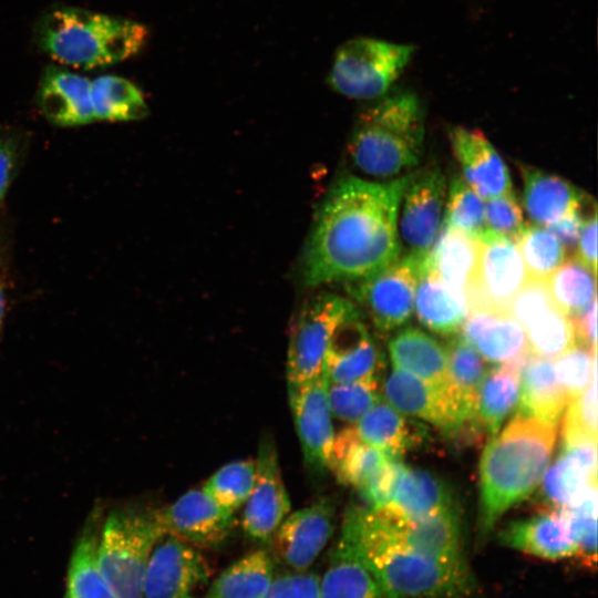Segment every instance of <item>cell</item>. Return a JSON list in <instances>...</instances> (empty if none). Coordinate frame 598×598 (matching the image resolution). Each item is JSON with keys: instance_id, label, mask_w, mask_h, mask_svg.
Masks as SVG:
<instances>
[{"instance_id": "e575fe53", "label": "cell", "mask_w": 598, "mask_h": 598, "mask_svg": "<svg viewBox=\"0 0 598 598\" xmlns=\"http://www.w3.org/2000/svg\"><path fill=\"white\" fill-rule=\"evenodd\" d=\"M272 578V559L268 551L258 549L228 566L204 598H262Z\"/></svg>"}, {"instance_id": "6da1fadb", "label": "cell", "mask_w": 598, "mask_h": 598, "mask_svg": "<svg viewBox=\"0 0 598 598\" xmlns=\"http://www.w3.org/2000/svg\"><path fill=\"white\" fill-rule=\"evenodd\" d=\"M408 177L379 183L350 176L331 188L306 247L308 286L354 282L399 258L398 216Z\"/></svg>"}, {"instance_id": "5b68a950", "label": "cell", "mask_w": 598, "mask_h": 598, "mask_svg": "<svg viewBox=\"0 0 598 598\" xmlns=\"http://www.w3.org/2000/svg\"><path fill=\"white\" fill-rule=\"evenodd\" d=\"M40 48L53 60L79 69H95L125 61L144 47L145 25L81 8L49 11L37 31Z\"/></svg>"}, {"instance_id": "cb8c5ba5", "label": "cell", "mask_w": 598, "mask_h": 598, "mask_svg": "<svg viewBox=\"0 0 598 598\" xmlns=\"http://www.w3.org/2000/svg\"><path fill=\"white\" fill-rule=\"evenodd\" d=\"M38 102L42 114L58 126H81L95 122L91 80L66 69L50 65L44 70Z\"/></svg>"}, {"instance_id": "f546056e", "label": "cell", "mask_w": 598, "mask_h": 598, "mask_svg": "<svg viewBox=\"0 0 598 598\" xmlns=\"http://www.w3.org/2000/svg\"><path fill=\"white\" fill-rule=\"evenodd\" d=\"M389 353L394 369L439 388L448 386L446 349L424 331L400 330L389 342Z\"/></svg>"}, {"instance_id": "9a60e30c", "label": "cell", "mask_w": 598, "mask_h": 598, "mask_svg": "<svg viewBox=\"0 0 598 598\" xmlns=\"http://www.w3.org/2000/svg\"><path fill=\"white\" fill-rule=\"evenodd\" d=\"M256 462V476L251 493L245 503L241 525L252 539L268 542L290 512L274 441L262 439Z\"/></svg>"}, {"instance_id": "7a4b0ae2", "label": "cell", "mask_w": 598, "mask_h": 598, "mask_svg": "<svg viewBox=\"0 0 598 598\" xmlns=\"http://www.w3.org/2000/svg\"><path fill=\"white\" fill-rule=\"evenodd\" d=\"M341 533L395 598H457L472 590L465 561H443L413 549L379 509L350 507Z\"/></svg>"}, {"instance_id": "8fae6325", "label": "cell", "mask_w": 598, "mask_h": 598, "mask_svg": "<svg viewBox=\"0 0 598 598\" xmlns=\"http://www.w3.org/2000/svg\"><path fill=\"white\" fill-rule=\"evenodd\" d=\"M205 557L168 534L155 544L145 570L143 598H195L210 577Z\"/></svg>"}, {"instance_id": "484cf974", "label": "cell", "mask_w": 598, "mask_h": 598, "mask_svg": "<svg viewBox=\"0 0 598 598\" xmlns=\"http://www.w3.org/2000/svg\"><path fill=\"white\" fill-rule=\"evenodd\" d=\"M320 598H395L362 559L347 535L331 551L320 581Z\"/></svg>"}, {"instance_id": "e0dca14e", "label": "cell", "mask_w": 598, "mask_h": 598, "mask_svg": "<svg viewBox=\"0 0 598 598\" xmlns=\"http://www.w3.org/2000/svg\"><path fill=\"white\" fill-rule=\"evenodd\" d=\"M334 527V506L321 497L281 522L271 540L279 558L293 570H306L329 542Z\"/></svg>"}, {"instance_id": "b9f144b4", "label": "cell", "mask_w": 598, "mask_h": 598, "mask_svg": "<svg viewBox=\"0 0 598 598\" xmlns=\"http://www.w3.org/2000/svg\"><path fill=\"white\" fill-rule=\"evenodd\" d=\"M442 226L461 230L477 240L487 231L485 204L463 178L454 177L450 183Z\"/></svg>"}, {"instance_id": "9c48e42d", "label": "cell", "mask_w": 598, "mask_h": 598, "mask_svg": "<svg viewBox=\"0 0 598 598\" xmlns=\"http://www.w3.org/2000/svg\"><path fill=\"white\" fill-rule=\"evenodd\" d=\"M425 257L408 252L375 274L348 283L350 295L378 330L393 331L410 319Z\"/></svg>"}, {"instance_id": "d4e9b609", "label": "cell", "mask_w": 598, "mask_h": 598, "mask_svg": "<svg viewBox=\"0 0 598 598\" xmlns=\"http://www.w3.org/2000/svg\"><path fill=\"white\" fill-rule=\"evenodd\" d=\"M461 330V337L487 362L502 364L530 351L524 329L507 312L471 311Z\"/></svg>"}, {"instance_id": "277c9868", "label": "cell", "mask_w": 598, "mask_h": 598, "mask_svg": "<svg viewBox=\"0 0 598 598\" xmlns=\"http://www.w3.org/2000/svg\"><path fill=\"white\" fill-rule=\"evenodd\" d=\"M423 142L419 96L409 90H390L359 113L348 152L362 173L389 178L417 165Z\"/></svg>"}, {"instance_id": "f5cc1de1", "label": "cell", "mask_w": 598, "mask_h": 598, "mask_svg": "<svg viewBox=\"0 0 598 598\" xmlns=\"http://www.w3.org/2000/svg\"><path fill=\"white\" fill-rule=\"evenodd\" d=\"M588 196L586 197L581 206H579L577 209L568 213L557 221L546 226V228L550 230L564 244L566 249L576 247L584 223L589 216V214H587L586 216L582 214V206L585 205Z\"/></svg>"}, {"instance_id": "9f6ffc18", "label": "cell", "mask_w": 598, "mask_h": 598, "mask_svg": "<svg viewBox=\"0 0 598 598\" xmlns=\"http://www.w3.org/2000/svg\"><path fill=\"white\" fill-rule=\"evenodd\" d=\"M7 303V287H6V276L2 264V257L0 252V324L2 322Z\"/></svg>"}, {"instance_id": "8d00e7d4", "label": "cell", "mask_w": 598, "mask_h": 598, "mask_svg": "<svg viewBox=\"0 0 598 598\" xmlns=\"http://www.w3.org/2000/svg\"><path fill=\"white\" fill-rule=\"evenodd\" d=\"M448 389L465 416L474 417L481 385L488 373L487 361L461 336L445 347Z\"/></svg>"}, {"instance_id": "44dd1931", "label": "cell", "mask_w": 598, "mask_h": 598, "mask_svg": "<svg viewBox=\"0 0 598 598\" xmlns=\"http://www.w3.org/2000/svg\"><path fill=\"white\" fill-rule=\"evenodd\" d=\"M380 353L359 312L336 329L324 358L328 382H348L377 378Z\"/></svg>"}, {"instance_id": "1f68e13d", "label": "cell", "mask_w": 598, "mask_h": 598, "mask_svg": "<svg viewBox=\"0 0 598 598\" xmlns=\"http://www.w3.org/2000/svg\"><path fill=\"white\" fill-rule=\"evenodd\" d=\"M355 424L359 436L365 443L394 458L420 444L425 435L422 424L409 420L403 413L382 401Z\"/></svg>"}, {"instance_id": "f1b7e54d", "label": "cell", "mask_w": 598, "mask_h": 598, "mask_svg": "<svg viewBox=\"0 0 598 598\" xmlns=\"http://www.w3.org/2000/svg\"><path fill=\"white\" fill-rule=\"evenodd\" d=\"M414 309L424 327L443 336L457 333L470 311L462 291L425 270L416 285Z\"/></svg>"}, {"instance_id": "11a10c76", "label": "cell", "mask_w": 598, "mask_h": 598, "mask_svg": "<svg viewBox=\"0 0 598 598\" xmlns=\"http://www.w3.org/2000/svg\"><path fill=\"white\" fill-rule=\"evenodd\" d=\"M597 300H595L584 312L570 318L575 342L584 344L592 350H597Z\"/></svg>"}, {"instance_id": "836d02e7", "label": "cell", "mask_w": 598, "mask_h": 598, "mask_svg": "<svg viewBox=\"0 0 598 598\" xmlns=\"http://www.w3.org/2000/svg\"><path fill=\"white\" fill-rule=\"evenodd\" d=\"M455 502L447 483L430 471L406 468L385 505L406 518L429 515Z\"/></svg>"}, {"instance_id": "ffe728a7", "label": "cell", "mask_w": 598, "mask_h": 598, "mask_svg": "<svg viewBox=\"0 0 598 598\" xmlns=\"http://www.w3.org/2000/svg\"><path fill=\"white\" fill-rule=\"evenodd\" d=\"M448 135L464 182L482 199L513 192L508 168L484 133L454 126Z\"/></svg>"}, {"instance_id": "bcb514c9", "label": "cell", "mask_w": 598, "mask_h": 598, "mask_svg": "<svg viewBox=\"0 0 598 598\" xmlns=\"http://www.w3.org/2000/svg\"><path fill=\"white\" fill-rule=\"evenodd\" d=\"M568 405L563 422L564 443L597 442V371L587 388Z\"/></svg>"}, {"instance_id": "ac0fdd59", "label": "cell", "mask_w": 598, "mask_h": 598, "mask_svg": "<svg viewBox=\"0 0 598 598\" xmlns=\"http://www.w3.org/2000/svg\"><path fill=\"white\" fill-rule=\"evenodd\" d=\"M383 390L388 403L395 410L404 415L427 421L442 430H456L467 421L448 386H435L393 368Z\"/></svg>"}, {"instance_id": "7402d4cb", "label": "cell", "mask_w": 598, "mask_h": 598, "mask_svg": "<svg viewBox=\"0 0 598 598\" xmlns=\"http://www.w3.org/2000/svg\"><path fill=\"white\" fill-rule=\"evenodd\" d=\"M499 540L513 549L543 559L558 560L577 555L570 524L559 508L509 523L501 532Z\"/></svg>"}, {"instance_id": "30bf717a", "label": "cell", "mask_w": 598, "mask_h": 598, "mask_svg": "<svg viewBox=\"0 0 598 598\" xmlns=\"http://www.w3.org/2000/svg\"><path fill=\"white\" fill-rule=\"evenodd\" d=\"M528 279L514 240L486 233L480 239L478 265L468 293L470 311L507 312L509 305Z\"/></svg>"}, {"instance_id": "60d3db41", "label": "cell", "mask_w": 598, "mask_h": 598, "mask_svg": "<svg viewBox=\"0 0 598 598\" xmlns=\"http://www.w3.org/2000/svg\"><path fill=\"white\" fill-rule=\"evenodd\" d=\"M515 243L528 278L545 280L566 259L564 244L539 225H526Z\"/></svg>"}, {"instance_id": "db71d44e", "label": "cell", "mask_w": 598, "mask_h": 598, "mask_svg": "<svg viewBox=\"0 0 598 598\" xmlns=\"http://www.w3.org/2000/svg\"><path fill=\"white\" fill-rule=\"evenodd\" d=\"M576 258L596 272L597 268V210L585 220L577 241Z\"/></svg>"}, {"instance_id": "d590c367", "label": "cell", "mask_w": 598, "mask_h": 598, "mask_svg": "<svg viewBox=\"0 0 598 598\" xmlns=\"http://www.w3.org/2000/svg\"><path fill=\"white\" fill-rule=\"evenodd\" d=\"M91 100L95 122H132L147 116L142 91L130 80L106 74L91 80Z\"/></svg>"}, {"instance_id": "ab89813d", "label": "cell", "mask_w": 598, "mask_h": 598, "mask_svg": "<svg viewBox=\"0 0 598 598\" xmlns=\"http://www.w3.org/2000/svg\"><path fill=\"white\" fill-rule=\"evenodd\" d=\"M545 282L556 306L570 319L596 298V272L576 257L565 259Z\"/></svg>"}, {"instance_id": "5bb4252c", "label": "cell", "mask_w": 598, "mask_h": 598, "mask_svg": "<svg viewBox=\"0 0 598 598\" xmlns=\"http://www.w3.org/2000/svg\"><path fill=\"white\" fill-rule=\"evenodd\" d=\"M327 389L324 371L306 382L288 383L290 410L303 458L315 472L328 468L334 437Z\"/></svg>"}, {"instance_id": "7dc6e473", "label": "cell", "mask_w": 598, "mask_h": 598, "mask_svg": "<svg viewBox=\"0 0 598 598\" xmlns=\"http://www.w3.org/2000/svg\"><path fill=\"white\" fill-rule=\"evenodd\" d=\"M485 221L486 233L516 241L526 225L514 192L487 200Z\"/></svg>"}, {"instance_id": "f907efd6", "label": "cell", "mask_w": 598, "mask_h": 598, "mask_svg": "<svg viewBox=\"0 0 598 598\" xmlns=\"http://www.w3.org/2000/svg\"><path fill=\"white\" fill-rule=\"evenodd\" d=\"M564 513L568 518L575 537L577 555H580L587 560L592 559L595 561L597 548V516H580L568 514L566 512Z\"/></svg>"}, {"instance_id": "8992f818", "label": "cell", "mask_w": 598, "mask_h": 598, "mask_svg": "<svg viewBox=\"0 0 598 598\" xmlns=\"http://www.w3.org/2000/svg\"><path fill=\"white\" fill-rule=\"evenodd\" d=\"M155 512L117 509L104 522L97 544V565L118 598H143L151 553L164 536Z\"/></svg>"}, {"instance_id": "74e56055", "label": "cell", "mask_w": 598, "mask_h": 598, "mask_svg": "<svg viewBox=\"0 0 598 598\" xmlns=\"http://www.w3.org/2000/svg\"><path fill=\"white\" fill-rule=\"evenodd\" d=\"M519 394L520 375L501 364L493 368L481 385L474 417L494 436L504 420L518 406Z\"/></svg>"}, {"instance_id": "7bdbcfd3", "label": "cell", "mask_w": 598, "mask_h": 598, "mask_svg": "<svg viewBox=\"0 0 598 598\" xmlns=\"http://www.w3.org/2000/svg\"><path fill=\"white\" fill-rule=\"evenodd\" d=\"M255 476V460L235 461L218 468L202 488L218 504L234 512L248 499Z\"/></svg>"}, {"instance_id": "2e32d148", "label": "cell", "mask_w": 598, "mask_h": 598, "mask_svg": "<svg viewBox=\"0 0 598 598\" xmlns=\"http://www.w3.org/2000/svg\"><path fill=\"white\" fill-rule=\"evenodd\" d=\"M155 516L164 534L194 547L223 543L234 524V512L218 504L203 488L186 492L171 505L155 511Z\"/></svg>"}, {"instance_id": "c3c4849f", "label": "cell", "mask_w": 598, "mask_h": 598, "mask_svg": "<svg viewBox=\"0 0 598 598\" xmlns=\"http://www.w3.org/2000/svg\"><path fill=\"white\" fill-rule=\"evenodd\" d=\"M406 468L408 467L400 458H390L369 480V482L359 489L370 504V508H382L392 501L395 488Z\"/></svg>"}, {"instance_id": "ee69618b", "label": "cell", "mask_w": 598, "mask_h": 598, "mask_svg": "<svg viewBox=\"0 0 598 598\" xmlns=\"http://www.w3.org/2000/svg\"><path fill=\"white\" fill-rule=\"evenodd\" d=\"M327 395L331 415L354 424L381 401L378 378L328 382Z\"/></svg>"}, {"instance_id": "83f0119b", "label": "cell", "mask_w": 598, "mask_h": 598, "mask_svg": "<svg viewBox=\"0 0 598 598\" xmlns=\"http://www.w3.org/2000/svg\"><path fill=\"white\" fill-rule=\"evenodd\" d=\"M523 204L535 225L546 227L577 209L587 195L568 181L547 172L520 166Z\"/></svg>"}, {"instance_id": "d6986e66", "label": "cell", "mask_w": 598, "mask_h": 598, "mask_svg": "<svg viewBox=\"0 0 598 598\" xmlns=\"http://www.w3.org/2000/svg\"><path fill=\"white\" fill-rule=\"evenodd\" d=\"M379 511L398 536L413 549L443 561H465L456 502L419 518L403 517L388 507Z\"/></svg>"}, {"instance_id": "3957f363", "label": "cell", "mask_w": 598, "mask_h": 598, "mask_svg": "<svg viewBox=\"0 0 598 598\" xmlns=\"http://www.w3.org/2000/svg\"><path fill=\"white\" fill-rule=\"evenodd\" d=\"M556 426L517 412L486 445L480 465L483 534L539 485L551 457Z\"/></svg>"}, {"instance_id": "4fadbf2b", "label": "cell", "mask_w": 598, "mask_h": 598, "mask_svg": "<svg viewBox=\"0 0 598 598\" xmlns=\"http://www.w3.org/2000/svg\"><path fill=\"white\" fill-rule=\"evenodd\" d=\"M445 178L439 167L409 174L402 192L400 231L409 254L425 257L440 229Z\"/></svg>"}, {"instance_id": "7c38bea8", "label": "cell", "mask_w": 598, "mask_h": 598, "mask_svg": "<svg viewBox=\"0 0 598 598\" xmlns=\"http://www.w3.org/2000/svg\"><path fill=\"white\" fill-rule=\"evenodd\" d=\"M508 313L524 329L535 355L554 360L575 342L571 322L556 306L545 280L528 278L513 298Z\"/></svg>"}, {"instance_id": "4316f807", "label": "cell", "mask_w": 598, "mask_h": 598, "mask_svg": "<svg viewBox=\"0 0 598 598\" xmlns=\"http://www.w3.org/2000/svg\"><path fill=\"white\" fill-rule=\"evenodd\" d=\"M440 230L439 238L424 259L423 270L468 297L477 271L480 240L445 226Z\"/></svg>"}, {"instance_id": "603a6c76", "label": "cell", "mask_w": 598, "mask_h": 598, "mask_svg": "<svg viewBox=\"0 0 598 598\" xmlns=\"http://www.w3.org/2000/svg\"><path fill=\"white\" fill-rule=\"evenodd\" d=\"M542 480L543 495L554 506L569 508L577 504L597 485V442L564 443Z\"/></svg>"}, {"instance_id": "f35d334b", "label": "cell", "mask_w": 598, "mask_h": 598, "mask_svg": "<svg viewBox=\"0 0 598 598\" xmlns=\"http://www.w3.org/2000/svg\"><path fill=\"white\" fill-rule=\"evenodd\" d=\"M95 524L85 528L72 553L65 598H118L100 571Z\"/></svg>"}, {"instance_id": "ba28073f", "label": "cell", "mask_w": 598, "mask_h": 598, "mask_svg": "<svg viewBox=\"0 0 598 598\" xmlns=\"http://www.w3.org/2000/svg\"><path fill=\"white\" fill-rule=\"evenodd\" d=\"M358 309L334 293L320 292L305 302L289 333L287 381L298 384L324 371V358L338 326Z\"/></svg>"}, {"instance_id": "f6af8a7d", "label": "cell", "mask_w": 598, "mask_h": 598, "mask_svg": "<svg viewBox=\"0 0 598 598\" xmlns=\"http://www.w3.org/2000/svg\"><path fill=\"white\" fill-rule=\"evenodd\" d=\"M555 369L570 402L587 388L597 371V350L574 342L557 357Z\"/></svg>"}, {"instance_id": "d6a6232c", "label": "cell", "mask_w": 598, "mask_h": 598, "mask_svg": "<svg viewBox=\"0 0 598 598\" xmlns=\"http://www.w3.org/2000/svg\"><path fill=\"white\" fill-rule=\"evenodd\" d=\"M390 458L394 457L365 443L350 426L334 434L328 468L339 483L361 489Z\"/></svg>"}, {"instance_id": "681fc988", "label": "cell", "mask_w": 598, "mask_h": 598, "mask_svg": "<svg viewBox=\"0 0 598 598\" xmlns=\"http://www.w3.org/2000/svg\"><path fill=\"white\" fill-rule=\"evenodd\" d=\"M321 577L295 570L274 577L262 598H320Z\"/></svg>"}, {"instance_id": "4dcf8cb0", "label": "cell", "mask_w": 598, "mask_h": 598, "mask_svg": "<svg viewBox=\"0 0 598 598\" xmlns=\"http://www.w3.org/2000/svg\"><path fill=\"white\" fill-rule=\"evenodd\" d=\"M568 403L553 359L532 354L520 373L518 412L557 425Z\"/></svg>"}, {"instance_id": "816d5d0a", "label": "cell", "mask_w": 598, "mask_h": 598, "mask_svg": "<svg viewBox=\"0 0 598 598\" xmlns=\"http://www.w3.org/2000/svg\"><path fill=\"white\" fill-rule=\"evenodd\" d=\"M21 150L18 141L10 135H0V207L14 178Z\"/></svg>"}, {"instance_id": "52a82bcc", "label": "cell", "mask_w": 598, "mask_h": 598, "mask_svg": "<svg viewBox=\"0 0 598 598\" xmlns=\"http://www.w3.org/2000/svg\"><path fill=\"white\" fill-rule=\"evenodd\" d=\"M414 51L412 44L374 38L348 40L336 52L328 83L350 99H379L392 89Z\"/></svg>"}]
</instances>
